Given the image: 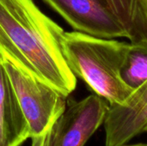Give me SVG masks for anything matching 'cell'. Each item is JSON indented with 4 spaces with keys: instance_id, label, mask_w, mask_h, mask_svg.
<instances>
[{
    "instance_id": "cell-7",
    "label": "cell",
    "mask_w": 147,
    "mask_h": 146,
    "mask_svg": "<svg viewBox=\"0 0 147 146\" xmlns=\"http://www.w3.org/2000/svg\"><path fill=\"white\" fill-rule=\"evenodd\" d=\"M29 127L0 62V146H20L29 139Z\"/></svg>"
},
{
    "instance_id": "cell-9",
    "label": "cell",
    "mask_w": 147,
    "mask_h": 146,
    "mask_svg": "<svg viewBox=\"0 0 147 146\" xmlns=\"http://www.w3.org/2000/svg\"><path fill=\"white\" fill-rule=\"evenodd\" d=\"M121 76L133 90L147 80V45L128 43L121 68Z\"/></svg>"
},
{
    "instance_id": "cell-4",
    "label": "cell",
    "mask_w": 147,
    "mask_h": 146,
    "mask_svg": "<svg viewBox=\"0 0 147 146\" xmlns=\"http://www.w3.org/2000/svg\"><path fill=\"white\" fill-rule=\"evenodd\" d=\"M109 108L108 101L95 93L80 101L67 100L42 146H84L103 124Z\"/></svg>"
},
{
    "instance_id": "cell-3",
    "label": "cell",
    "mask_w": 147,
    "mask_h": 146,
    "mask_svg": "<svg viewBox=\"0 0 147 146\" xmlns=\"http://www.w3.org/2000/svg\"><path fill=\"white\" fill-rule=\"evenodd\" d=\"M0 62L29 127L31 146H42L56 120L64 113L67 97L5 60Z\"/></svg>"
},
{
    "instance_id": "cell-8",
    "label": "cell",
    "mask_w": 147,
    "mask_h": 146,
    "mask_svg": "<svg viewBox=\"0 0 147 146\" xmlns=\"http://www.w3.org/2000/svg\"><path fill=\"white\" fill-rule=\"evenodd\" d=\"M132 44L147 45V0H106Z\"/></svg>"
},
{
    "instance_id": "cell-5",
    "label": "cell",
    "mask_w": 147,
    "mask_h": 146,
    "mask_svg": "<svg viewBox=\"0 0 147 146\" xmlns=\"http://www.w3.org/2000/svg\"><path fill=\"white\" fill-rule=\"evenodd\" d=\"M76 31L93 36L126 38V32L106 0H43Z\"/></svg>"
},
{
    "instance_id": "cell-10",
    "label": "cell",
    "mask_w": 147,
    "mask_h": 146,
    "mask_svg": "<svg viewBox=\"0 0 147 146\" xmlns=\"http://www.w3.org/2000/svg\"><path fill=\"white\" fill-rule=\"evenodd\" d=\"M121 146H147V144H136V145H127V144H125Z\"/></svg>"
},
{
    "instance_id": "cell-1",
    "label": "cell",
    "mask_w": 147,
    "mask_h": 146,
    "mask_svg": "<svg viewBox=\"0 0 147 146\" xmlns=\"http://www.w3.org/2000/svg\"><path fill=\"white\" fill-rule=\"evenodd\" d=\"M64 33L33 0H0V59L68 97L77 77L62 52Z\"/></svg>"
},
{
    "instance_id": "cell-6",
    "label": "cell",
    "mask_w": 147,
    "mask_h": 146,
    "mask_svg": "<svg viewBox=\"0 0 147 146\" xmlns=\"http://www.w3.org/2000/svg\"><path fill=\"white\" fill-rule=\"evenodd\" d=\"M106 146H121L147 133V80L123 105H109L104 122Z\"/></svg>"
},
{
    "instance_id": "cell-2",
    "label": "cell",
    "mask_w": 147,
    "mask_h": 146,
    "mask_svg": "<svg viewBox=\"0 0 147 146\" xmlns=\"http://www.w3.org/2000/svg\"><path fill=\"white\" fill-rule=\"evenodd\" d=\"M127 46L76 30L65 32L61 38L62 52L72 73L109 105L125 104L134 92L121 76Z\"/></svg>"
}]
</instances>
